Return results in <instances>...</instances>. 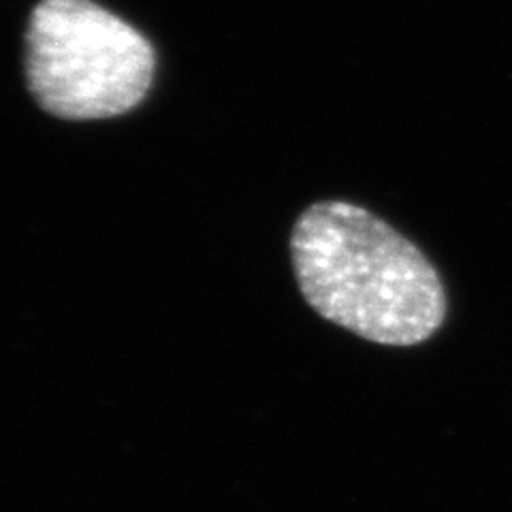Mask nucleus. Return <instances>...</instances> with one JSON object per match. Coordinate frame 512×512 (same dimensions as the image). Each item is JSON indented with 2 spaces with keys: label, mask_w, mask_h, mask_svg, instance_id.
Here are the masks:
<instances>
[{
  "label": "nucleus",
  "mask_w": 512,
  "mask_h": 512,
  "mask_svg": "<svg viewBox=\"0 0 512 512\" xmlns=\"http://www.w3.org/2000/svg\"><path fill=\"white\" fill-rule=\"evenodd\" d=\"M301 295L333 325L382 346H416L442 329L438 269L389 222L346 201H320L291 235Z\"/></svg>",
  "instance_id": "nucleus-1"
},
{
  "label": "nucleus",
  "mask_w": 512,
  "mask_h": 512,
  "mask_svg": "<svg viewBox=\"0 0 512 512\" xmlns=\"http://www.w3.org/2000/svg\"><path fill=\"white\" fill-rule=\"evenodd\" d=\"M26 82L64 120L116 118L150 92L152 43L92 0H41L26 28Z\"/></svg>",
  "instance_id": "nucleus-2"
}]
</instances>
